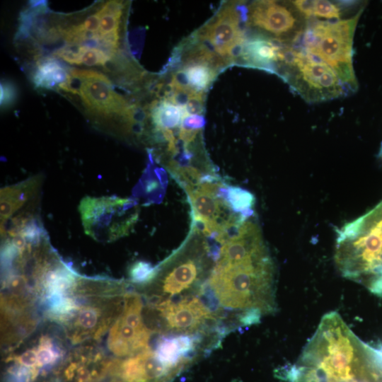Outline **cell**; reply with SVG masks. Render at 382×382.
<instances>
[{
  "instance_id": "1",
  "label": "cell",
  "mask_w": 382,
  "mask_h": 382,
  "mask_svg": "<svg viewBox=\"0 0 382 382\" xmlns=\"http://www.w3.org/2000/svg\"><path fill=\"white\" fill-rule=\"evenodd\" d=\"M205 284L225 308L262 314L276 310L274 268L268 250L236 263L218 260Z\"/></svg>"
},
{
  "instance_id": "2",
  "label": "cell",
  "mask_w": 382,
  "mask_h": 382,
  "mask_svg": "<svg viewBox=\"0 0 382 382\" xmlns=\"http://www.w3.org/2000/svg\"><path fill=\"white\" fill-rule=\"evenodd\" d=\"M129 284L106 277L79 274L74 309L61 328L72 345L93 343L110 330L123 309Z\"/></svg>"
},
{
  "instance_id": "3",
  "label": "cell",
  "mask_w": 382,
  "mask_h": 382,
  "mask_svg": "<svg viewBox=\"0 0 382 382\" xmlns=\"http://www.w3.org/2000/svg\"><path fill=\"white\" fill-rule=\"evenodd\" d=\"M334 260L344 277L382 296V200L337 231Z\"/></svg>"
},
{
  "instance_id": "4",
  "label": "cell",
  "mask_w": 382,
  "mask_h": 382,
  "mask_svg": "<svg viewBox=\"0 0 382 382\" xmlns=\"http://www.w3.org/2000/svg\"><path fill=\"white\" fill-rule=\"evenodd\" d=\"M363 10L364 6L346 19H309L292 43L329 65L350 93L358 88L352 62L353 40Z\"/></svg>"
},
{
  "instance_id": "5",
  "label": "cell",
  "mask_w": 382,
  "mask_h": 382,
  "mask_svg": "<svg viewBox=\"0 0 382 382\" xmlns=\"http://www.w3.org/2000/svg\"><path fill=\"white\" fill-rule=\"evenodd\" d=\"M277 74L308 103L332 100L350 93L329 65L294 44L287 45Z\"/></svg>"
},
{
  "instance_id": "6",
  "label": "cell",
  "mask_w": 382,
  "mask_h": 382,
  "mask_svg": "<svg viewBox=\"0 0 382 382\" xmlns=\"http://www.w3.org/2000/svg\"><path fill=\"white\" fill-rule=\"evenodd\" d=\"M85 233L96 241L110 243L129 234L139 217L135 198L85 197L79 206Z\"/></svg>"
},
{
  "instance_id": "7",
  "label": "cell",
  "mask_w": 382,
  "mask_h": 382,
  "mask_svg": "<svg viewBox=\"0 0 382 382\" xmlns=\"http://www.w3.org/2000/svg\"><path fill=\"white\" fill-rule=\"evenodd\" d=\"M245 25L247 7L225 2L192 37L231 65L236 64L247 39Z\"/></svg>"
},
{
  "instance_id": "8",
  "label": "cell",
  "mask_w": 382,
  "mask_h": 382,
  "mask_svg": "<svg viewBox=\"0 0 382 382\" xmlns=\"http://www.w3.org/2000/svg\"><path fill=\"white\" fill-rule=\"evenodd\" d=\"M146 319L150 330H170L190 335L208 322H216L212 310L196 296H187L178 302L165 299L147 303Z\"/></svg>"
},
{
  "instance_id": "9",
  "label": "cell",
  "mask_w": 382,
  "mask_h": 382,
  "mask_svg": "<svg viewBox=\"0 0 382 382\" xmlns=\"http://www.w3.org/2000/svg\"><path fill=\"white\" fill-rule=\"evenodd\" d=\"M42 181V175H35L1 189V236L17 232L41 220L40 204Z\"/></svg>"
},
{
  "instance_id": "10",
  "label": "cell",
  "mask_w": 382,
  "mask_h": 382,
  "mask_svg": "<svg viewBox=\"0 0 382 382\" xmlns=\"http://www.w3.org/2000/svg\"><path fill=\"white\" fill-rule=\"evenodd\" d=\"M141 296L128 291L122 313L109 330L107 345L118 357L127 358L148 349L151 335L143 316Z\"/></svg>"
},
{
  "instance_id": "11",
  "label": "cell",
  "mask_w": 382,
  "mask_h": 382,
  "mask_svg": "<svg viewBox=\"0 0 382 382\" xmlns=\"http://www.w3.org/2000/svg\"><path fill=\"white\" fill-rule=\"evenodd\" d=\"M69 75L80 81L78 95L87 108L104 117L113 115L121 117L127 122L129 131L134 132L135 112L122 96L112 88L110 81L102 73L93 70L71 69Z\"/></svg>"
},
{
  "instance_id": "12",
  "label": "cell",
  "mask_w": 382,
  "mask_h": 382,
  "mask_svg": "<svg viewBox=\"0 0 382 382\" xmlns=\"http://www.w3.org/2000/svg\"><path fill=\"white\" fill-rule=\"evenodd\" d=\"M305 18L290 2L255 1L247 7V25L272 38L292 43L303 30Z\"/></svg>"
},
{
  "instance_id": "13",
  "label": "cell",
  "mask_w": 382,
  "mask_h": 382,
  "mask_svg": "<svg viewBox=\"0 0 382 382\" xmlns=\"http://www.w3.org/2000/svg\"><path fill=\"white\" fill-rule=\"evenodd\" d=\"M286 45L261 33L247 37L236 64L277 74Z\"/></svg>"
},
{
  "instance_id": "14",
  "label": "cell",
  "mask_w": 382,
  "mask_h": 382,
  "mask_svg": "<svg viewBox=\"0 0 382 382\" xmlns=\"http://www.w3.org/2000/svg\"><path fill=\"white\" fill-rule=\"evenodd\" d=\"M122 8L121 1H109L98 10L100 14V25L93 42L112 56L116 52L118 45Z\"/></svg>"
},
{
  "instance_id": "15",
  "label": "cell",
  "mask_w": 382,
  "mask_h": 382,
  "mask_svg": "<svg viewBox=\"0 0 382 382\" xmlns=\"http://www.w3.org/2000/svg\"><path fill=\"white\" fill-rule=\"evenodd\" d=\"M299 13L307 20L315 18L325 21L338 20L345 8L339 3L327 0H298L291 1Z\"/></svg>"
},
{
  "instance_id": "16",
  "label": "cell",
  "mask_w": 382,
  "mask_h": 382,
  "mask_svg": "<svg viewBox=\"0 0 382 382\" xmlns=\"http://www.w3.org/2000/svg\"><path fill=\"white\" fill-rule=\"evenodd\" d=\"M192 207V214L219 227L218 218L224 202L216 197L204 193L196 189L187 193Z\"/></svg>"
},
{
  "instance_id": "17",
  "label": "cell",
  "mask_w": 382,
  "mask_h": 382,
  "mask_svg": "<svg viewBox=\"0 0 382 382\" xmlns=\"http://www.w3.org/2000/svg\"><path fill=\"white\" fill-rule=\"evenodd\" d=\"M221 199L233 212L251 218L254 215L255 197L248 190L238 186L224 185L219 190Z\"/></svg>"
},
{
  "instance_id": "18",
  "label": "cell",
  "mask_w": 382,
  "mask_h": 382,
  "mask_svg": "<svg viewBox=\"0 0 382 382\" xmlns=\"http://www.w3.org/2000/svg\"><path fill=\"white\" fill-rule=\"evenodd\" d=\"M183 114V107L166 99L154 102L151 108V117L156 129L180 127Z\"/></svg>"
},
{
  "instance_id": "19",
  "label": "cell",
  "mask_w": 382,
  "mask_h": 382,
  "mask_svg": "<svg viewBox=\"0 0 382 382\" xmlns=\"http://www.w3.org/2000/svg\"><path fill=\"white\" fill-rule=\"evenodd\" d=\"M68 76L69 73L59 62L47 58L38 62L33 80L37 87L51 88L66 81Z\"/></svg>"
},
{
  "instance_id": "20",
  "label": "cell",
  "mask_w": 382,
  "mask_h": 382,
  "mask_svg": "<svg viewBox=\"0 0 382 382\" xmlns=\"http://www.w3.org/2000/svg\"><path fill=\"white\" fill-rule=\"evenodd\" d=\"M166 185L167 177L164 170L156 168L152 171L150 164L134 193L145 195L150 203L158 202L161 201Z\"/></svg>"
},
{
  "instance_id": "21",
  "label": "cell",
  "mask_w": 382,
  "mask_h": 382,
  "mask_svg": "<svg viewBox=\"0 0 382 382\" xmlns=\"http://www.w3.org/2000/svg\"><path fill=\"white\" fill-rule=\"evenodd\" d=\"M157 266H153L145 261H137L129 268V275L131 282L144 285L150 282L156 275Z\"/></svg>"
},
{
  "instance_id": "22",
  "label": "cell",
  "mask_w": 382,
  "mask_h": 382,
  "mask_svg": "<svg viewBox=\"0 0 382 382\" xmlns=\"http://www.w3.org/2000/svg\"><path fill=\"white\" fill-rule=\"evenodd\" d=\"M112 56L100 48L82 45V64L87 66L101 65L105 64L111 59Z\"/></svg>"
},
{
  "instance_id": "23",
  "label": "cell",
  "mask_w": 382,
  "mask_h": 382,
  "mask_svg": "<svg viewBox=\"0 0 382 382\" xmlns=\"http://www.w3.org/2000/svg\"><path fill=\"white\" fill-rule=\"evenodd\" d=\"M53 55L64 59L71 64H82V45H70L59 48Z\"/></svg>"
},
{
  "instance_id": "24",
  "label": "cell",
  "mask_w": 382,
  "mask_h": 382,
  "mask_svg": "<svg viewBox=\"0 0 382 382\" xmlns=\"http://www.w3.org/2000/svg\"><path fill=\"white\" fill-rule=\"evenodd\" d=\"M204 94L198 93L191 96L183 107L185 113L201 115L204 111Z\"/></svg>"
},
{
  "instance_id": "25",
  "label": "cell",
  "mask_w": 382,
  "mask_h": 382,
  "mask_svg": "<svg viewBox=\"0 0 382 382\" xmlns=\"http://www.w3.org/2000/svg\"><path fill=\"white\" fill-rule=\"evenodd\" d=\"M16 92L14 86L8 81L1 82V106L8 107L16 99Z\"/></svg>"
},
{
  "instance_id": "26",
  "label": "cell",
  "mask_w": 382,
  "mask_h": 382,
  "mask_svg": "<svg viewBox=\"0 0 382 382\" xmlns=\"http://www.w3.org/2000/svg\"><path fill=\"white\" fill-rule=\"evenodd\" d=\"M205 123V119L202 115H189L184 112L180 127L190 129L202 130Z\"/></svg>"
},
{
  "instance_id": "27",
  "label": "cell",
  "mask_w": 382,
  "mask_h": 382,
  "mask_svg": "<svg viewBox=\"0 0 382 382\" xmlns=\"http://www.w3.org/2000/svg\"><path fill=\"white\" fill-rule=\"evenodd\" d=\"M100 14L98 11L93 15L89 16L82 23L83 29L88 33L96 35L99 29Z\"/></svg>"
},
{
  "instance_id": "28",
  "label": "cell",
  "mask_w": 382,
  "mask_h": 382,
  "mask_svg": "<svg viewBox=\"0 0 382 382\" xmlns=\"http://www.w3.org/2000/svg\"><path fill=\"white\" fill-rule=\"evenodd\" d=\"M200 132L201 130L199 129H190L180 127L178 137L184 143L185 146H188L195 141L198 134Z\"/></svg>"
},
{
  "instance_id": "29",
  "label": "cell",
  "mask_w": 382,
  "mask_h": 382,
  "mask_svg": "<svg viewBox=\"0 0 382 382\" xmlns=\"http://www.w3.org/2000/svg\"><path fill=\"white\" fill-rule=\"evenodd\" d=\"M378 353L380 354V356L382 357V343L378 345L376 347H374Z\"/></svg>"
}]
</instances>
